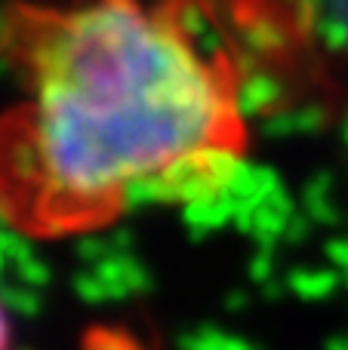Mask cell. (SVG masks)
<instances>
[{
    "mask_svg": "<svg viewBox=\"0 0 348 350\" xmlns=\"http://www.w3.org/2000/svg\"><path fill=\"white\" fill-rule=\"evenodd\" d=\"M0 62V221L28 240L210 203L250 160L244 71L188 0H10Z\"/></svg>",
    "mask_w": 348,
    "mask_h": 350,
    "instance_id": "6da1fadb",
    "label": "cell"
},
{
    "mask_svg": "<svg viewBox=\"0 0 348 350\" xmlns=\"http://www.w3.org/2000/svg\"><path fill=\"white\" fill-rule=\"evenodd\" d=\"M0 350H12V326H10V314H6L3 301H0Z\"/></svg>",
    "mask_w": 348,
    "mask_h": 350,
    "instance_id": "7a4b0ae2",
    "label": "cell"
}]
</instances>
